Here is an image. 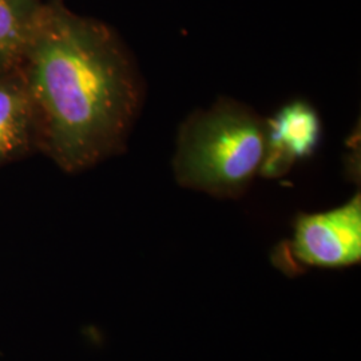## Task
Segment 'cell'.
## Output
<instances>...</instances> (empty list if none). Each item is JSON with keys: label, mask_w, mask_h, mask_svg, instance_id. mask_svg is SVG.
I'll return each mask as SVG.
<instances>
[{"label": "cell", "mask_w": 361, "mask_h": 361, "mask_svg": "<svg viewBox=\"0 0 361 361\" xmlns=\"http://www.w3.org/2000/svg\"><path fill=\"white\" fill-rule=\"evenodd\" d=\"M18 70L35 110L38 152L66 173L121 153L141 113L142 79L102 22L43 1Z\"/></svg>", "instance_id": "cell-1"}, {"label": "cell", "mask_w": 361, "mask_h": 361, "mask_svg": "<svg viewBox=\"0 0 361 361\" xmlns=\"http://www.w3.org/2000/svg\"><path fill=\"white\" fill-rule=\"evenodd\" d=\"M267 121L245 104L221 99L182 125L174 154L180 186L219 198H237L259 173Z\"/></svg>", "instance_id": "cell-2"}, {"label": "cell", "mask_w": 361, "mask_h": 361, "mask_svg": "<svg viewBox=\"0 0 361 361\" xmlns=\"http://www.w3.org/2000/svg\"><path fill=\"white\" fill-rule=\"evenodd\" d=\"M273 264L288 276L310 268L340 269L361 259V198L352 197L341 207L300 214L292 238L273 253Z\"/></svg>", "instance_id": "cell-3"}, {"label": "cell", "mask_w": 361, "mask_h": 361, "mask_svg": "<svg viewBox=\"0 0 361 361\" xmlns=\"http://www.w3.org/2000/svg\"><path fill=\"white\" fill-rule=\"evenodd\" d=\"M322 123L316 110L302 101L284 106L267 121V145L259 173L276 178L295 162L313 155L320 142Z\"/></svg>", "instance_id": "cell-4"}, {"label": "cell", "mask_w": 361, "mask_h": 361, "mask_svg": "<svg viewBox=\"0 0 361 361\" xmlns=\"http://www.w3.org/2000/svg\"><path fill=\"white\" fill-rule=\"evenodd\" d=\"M38 150L34 104L18 68L0 73V168Z\"/></svg>", "instance_id": "cell-5"}, {"label": "cell", "mask_w": 361, "mask_h": 361, "mask_svg": "<svg viewBox=\"0 0 361 361\" xmlns=\"http://www.w3.org/2000/svg\"><path fill=\"white\" fill-rule=\"evenodd\" d=\"M42 0H0V73L19 67Z\"/></svg>", "instance_id": "cell-6"}]
</instances>
